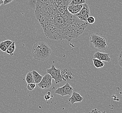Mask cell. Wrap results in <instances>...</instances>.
Returning a JSON list of instances; mask_svg holds the SVG:
<instances>
[{"label":"cell","mask_w":122,"mask_h":113,"mask_svg":"<svg viewBox=\"0 0 122 113\" xmlns=\"http://www.w3.org/2000/svg\"><path fill=\"white\" fill-rule=\"evenodd\" d=\"M44 31L50 39L59 41L66 40L68 42L82 35L88 23L80 20L70 13L62 15L57 13H48L36 15Z\"/></svg>","instance_id":"6da1fadb"},{"label":"cell","mask_w":122,"mask_h":113,"mask_svg":"<svg viewBox=\"0 0 122 113\" xmlns=\"http://www.w3.org/2000/svg\"><path fill=\"white\" fill-rule=\"evenodd\" d=\"M51 49L46 42L35 43L32 47V54L34 58L44 62L49 58L51 54Z\"/></svg>","instance_id":"7a4b0ae2"},{"label":"cell","mask_w":122,"mask_h":113,"mask_svg":"<svg viewBox=\"0 0 122 113\" xmlns=\"http://www.w3.org/2000/svg\"><path fill=\"white\" fill-rule=\"evenodd\" d=\"M72 0H37L35 10L44 11L53 10L59 7H67Z\"/></svg>","instance_id":"3957f363"},{"label":"cell","mask_w":122,"mask_h":113,"mask_svg":"<svg viewBox=\"0 0 122 113\" xmlns=\"http://www.w3.org/2000/svg\"><path fill=\"white\" fill-rule=\"evenodd\" d=\"M89 43L90 47L97 51H105L107 47V38L99 34L90 35Z\"/></svg>","instance_id":"277c9868"},{"label":"cell","mask_w":122,"mask_h":113,"mask_svg":"<svg viewBox=\"0 0 122 113\" xmlns=\"http://www.w3.org/2000/svg\"><path fill=\"white\" fill-rule=\"evenodd\" d=\"M46 72L51 75L52 78L55 80L56 84L61 83L62 81H66V79L61 76V69H56L54 65H52L50 68L46 69Z\"/></svg>","instance_id":"5b68a950"},{"label":"cell","mask_w":122,"mask_h":113,"mask_svg":"<svg viewBox=\"0 0 122 113\" xmlns=\"http://www.w3.org/2000/svg\"><path fill=\"white\" fill-rule=\"evenodd\" d=\"M73 92V88L68 83H66L63 87H58L55 91V93L62 97L66 95H71Z\"/></svg>","instance_id":"8992f818"},{"label":"cell","mask_w":122,"mask_h":113,"mask_svg":"<svg viewBox=\"0 0 122 113\" xmlns=\"http://www.w3.org/2000/svg\"><path fill=\"white\" fill-rule=\"evenodd\" d=\"M90 10L89 6L86 3L83 4V7L80 12L75 15L78 18L83 21H86L88 17L90 16Z\"/></svg>","instance_id":"52a82bcc"},{"label":"cell","mask_w":122,"mask_h":113,"mask_svg":"<svg viewBox=\"0 0 122 113\" xmlns=\"http://www.w3.org/2000/svg\"><path fill=\"white\" fill-rule=\"evenodd\" d=\"M52 79L51 75L50 74L46 73L44 76L43 77L41 81L37 84L38 86L41 89L50 88L52 85Z\"/></svg>","instance_id":"ba28073f"},{"label":"cell","mask_w":122,"mask_h":113,"mask_svg":"<svg viewBox=\"0 0 122 113\" xmlns=\"http://www.w3.org/2000/svg\"><path fill=\"white\" fill-rule=\"evenodd\" d=\"M94 58L97 59L101 61L109 62L110 61V54L109 53H102L100 51H97L93 55Z\"/></svg>","instance_id":"9c48e42d"},{"label":"cell","mask_w":122,"mask_h":113,"mask_svg":"<svg viewBox=\"0 0 122 113\" xmlns=\"http://www.w3.org/2000/svg\"><path fill=\"white\" fill-rule=\"evenodd\" d=\"M83 4L81 5H69L67 7V10L72 15L77 14L80 12L83 7Z\"/></svg>","instance_id":"30bf717a"},{"label":"cell","mask_w":122,"mask_h":113,"mask_svg":"<svg viewBox=\"0 0 122 113\" xmlns=\"http://www.w3.org/2000/svg\"><path fill=\"white\" fill-rule=\"evenodd\" d=\"M83 99V98L81 96L80 93L76 92H73L71 96L68 99V101L72 104H73L75 103L82 102Z\"/></svg>","instance_id":"8fae6325"},{"label":"cell","mask_w":122,"mask_h":113,"mask_svg":"<svg viewBox=\"0 0 122 113\" xmlns=\"http://www.w3.org/2000/svg\"><path fill=\"white\" fill-rule=\"evenodd\" d=\"M32 73L34 77V84H39V83L41 81L43 76L41 75H40L35 70H33L32 71Z\"/></svg>","instance_id":"7c38bea8"},{"label":"cell","mask_w":122,"mask_h":113,"mask_svg":"<svg viewBox=\"0 0 122 113\" xmlns=\"http://www.w3.org/2000/svg\"><path fill=\"white\" fill-rule=\"evenodd\" d=\"M15 49H16L15 43V41H13L10 46L7 47V50L5 52L7 54L10 55V56H12L14 52H15Z\"/></svg>","instance_id":"4fadbf2b"},{"label":"cell","mask_w":122,"mask_h":113,"mask_svg":"<svg viewBox=\"0 0 122 113\" xmlns=\"http://www.w3.org/2000/svg\"><path fill=\"white\" fill-rule=\"evenodd\" d=\"M61 76L65 79L66 81L69 79H72L73 78L72 76V73L71 72H68L66 69H64L62 71H61Z\"/></svg>","instance_id":"5bb4252c"},{"label":"cell","mask_w":122,"mask_h":113,"mask_svg":"<svg viewBox=\"0 0 122 113\" xmlns=\"http://www.w3.org/2000/svg\"><path fill=\"white\" fill-rule=\"evenodd\" d=\"M93 62L94 66L97 68H100L104 66V63L98 59L94 58L93 59Z\"/></svg>","instance_id":"9a60e30c"},{"label":"cell","mask_w":122,"mask_h":113,"mask_svg":"<svg viewBox=\"0 0 122 113\" xmlns=\"http://www.w3.org/2000/svg\"><path fill=\"white\" fill-rule=\"evenodd\" d=\"M26 81L27 84L34 83V79L32 72L30 71L27 73L26 76Z\"/></svg>","instance_id":"2e32d148"},{"label":"cell","mask_w":122,"mask_h":113,"mask_svg":"<svg viewBox=\"0 0 122 113\" xmlns=\"http://www.w3.org/2000/svg\"><path fill=\"white\" fill-rule=\"evenodd\" d=\"M86 3V0H72L70 5H81Z\"/></svg>","instance_id":"e0dca14e"},{"label":"cell","mask_w":122,"mask_h":113,"mask_svg":"<svg viewBox=\"0 0 122 113\" xmlns=\"http://www.w3.org/2000/svg\"><path fill=\"white\" fill-rule=\"evenodd\" d=\"M36 84L34 83H30V84H28L27 85V89L28 90L30 91H32L34 90L35 88L36 87Z\"/></svg>","instance_id":"ac0fdd59"},{"label":"cell","mask_w":122,"mask_h":113,"mask_svg":"<svg viewBox=\"0 0 122 113\" xmlns=\"http://www.w3.org/2000/svg\"><path fill=\"white\" fill-rule=\"evenodd\" d=\"M86 22L89 24H93L95 22V17L92 16H90L88 17L86 20Z\"/></svg>","instance_id":"d6986e66"},{"label":"cell","mask_w":122,"mask_h":113,"mask_svg":"<svg viewBox=\"0 0 122 113\" xmlns=\"http://www.w3.org/2000/svg\"><path fill=\"white\" fill-rule=\"evenodd\" d=\"M7 47H6L5 44H4L3 41L0 42V50L2 51L5 52L7 50Z\"/></svg>","instance_id":"ffe728a7"},{"label":"cell","mask_w":122,"mask_h":113,"mask_svg":"<svg viewBox=\"0 0 122 113\" xmlns=\"http://www.w3.org/2000/svg\"><path fill=\"white\" fill-rule=\"evenodd\" d=\"M118 64L122 68V51L120 52L118 57Z\"/></svg>","instance_id":"44dd1931"},{"label":"cell","mask_w":122,"mask_h":113,"mask_svg":"<svg viewBox=\"0 0 122 113\" xmlns=\"http://www.w3.org/2000/svg\"><path fill=\"white\" fill-rule=\"evenodd\" d=\"M12 41H10V40H6L5 41H4V44H5L6 47H7V48L8 47H9L10 45L12 43Z\"/></svg>","instance_id":"7402d4cb"},{"label":"cell","mask_w":122,"mask_h":113,"mask_svg":"<svg viewBox=\"0 0 122 113\" xmlns=\"http://www.w3.org/2000/svg\"><path fill=\"white\" fill-rule=\"evenodd\" d=\"M90 113H103V111L100 112V111H98L97 108H95L91 111Z\"/></svg>","instance_id":"603a6c76"},{"label":"cell","mask_w":122,"mask_h":113,"mask_svg":"<svg viewBox=\"0 0 122 113\" xmlns=\"http://www.w3.org/2000/svg\"><path fill=\"white\" fill-rule=\"evenodd\" d=\"M13 0H5L4 1V4H3L4 5H6L9 4L10 3L12 2Z\"/></svg>","instance_id":"cb8c5ba5"},{"label":"cell","mask_w":122,"mask_h":113,"mask_svg":"<svg viewBox=\"0 0 122 113\" xmlns=\"http://www.w3.org/2000/svg\"><path fill=\"white\" fill-rule=\"evenodd\" d=\"M44 98L46 101H47L51 99V97H50V95H49L48 94H46L44 97Z\"/></svg>","instance_id":"d4e9b609"},{"label":"cell","mask_w":122,"mask_h":113,"mask_svg":"<svg viewBox=\"0 0 122 113\" xmlns=\"http://www.w3.org/2000/svg\"><path fill=\"white\" fill-rule=\"evenodd\" d=\"M3 4H4V1L2 0H0V6Z\"/></svg>","instance_id":"484cf974"},{"label":"cell","mask_w":122,"mask_h":113,"mask_svg":"<svg viewBox=\"0 0 122 113\" xmlns=\"http://www.w3.org/2000/svg\"><path fill=\"white\" fill-rule=\"evenodd\" d=\"M47 94H49V95H50V94H51L50 92H48L47 93Z\"/></svg>","instance_id":"4316f807"},{"label":"cell","mask_w":122,"mask_h":113,"mask_svg":"<svg viewBox=\"0 0 122 113\" xmlns=\"http://www.w3.org/2000/svg\"><path fill=\"white\" fill-rule=\"evenodd\" d=\"M103 113H107L105 111H103Z\"/></svg>","instance_id":"83f0119b"},{"label":"cell","mask_w":122,"mask_h":113,"mask_svg":"<svg viewBox=\"0 0 122 113\" xmlns=\"http://www.w3.org/2000/svg\"><path fill=\"white\" fill-rule=\"evenodd\" d=\"M3 0V1H4V0Z\"/></svg>","instance_id":"f1b7e54d"}]
</instances>
